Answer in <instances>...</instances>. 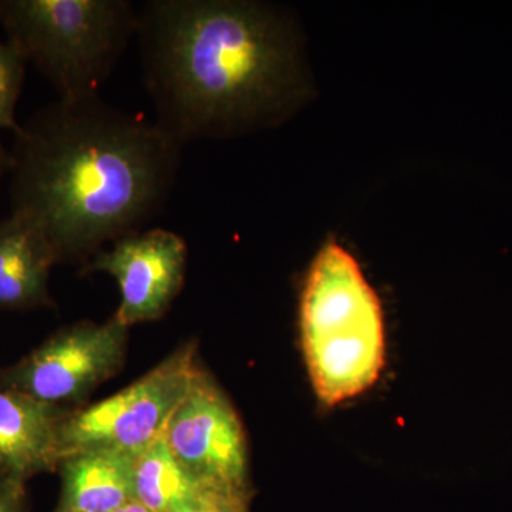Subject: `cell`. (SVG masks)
I'll return each instance as SVG.
<instances>
[{"label": "cell", "instance_id": "cell-1", "mask_svg": "<svg viewBox=\"0 0 512 512\" xmlns=\"http://www.w3.org/2000/svg\"><path fill=\"white\" fill-rule=\"evenodd\" d=\"M183 146L154 121L96 96L57 100L15 131L13 214L35 224L57 261L89 262L143 231L170 200Z\"/></svg>", "mask_w": 512, "mask_h": 512}, {"label": "cell", "instance_id": "cell-2", "mask_svg": "<svg viewBox=\"0 0 512 512\" xmlns=\"http://www.w3.org/2000/svg\"><path fill=\"white\" fill-rule=\"evenodd\" d=\"M136 37L156 120L181 146L275 126L303 100L291 19L251 0H150Z\"/></svg>", "mask_w": 512, "mask_h": 512}, {"label": "cell", "instance_id": "cell-3", "mask_svg": "<svg viewBox=\"0 0 512 512\" xmlns=\"http://www.w3.org/2000/svg\"><path fill=\"white\" fill-rule=\"evenodd\" d=\"M299 326L313 390L328 407L375 386L386 359L382 302L359 262L335 238L309 266Z\"/></svg>", "mask_w": 512, "mask_h": 512}, {"label": "cell", "instance_id": "cell-4", "mask_svg": "<svg viewBox=\"0 0 512 512\" xmlns=\"http://www.w3.org/2000/svg\"><path fill=\"white\" fill-rule=\"evenodd\" d=\"M137 13L127 0H0L6 42L60 100L99 94L136 37Z\"/></svg>", "mask_w": 512, "mask_h": 512}, {"label": "cell", "instance_id": "cell-5", "mask_svg": "<svg viewBox=\"0 0 512 512\" xmlns=\"http://www.w3.org/2000/svg\"><path fill=\"white\" fill-rule=\"evenodd\" d=\"M201 372L190 342L109 399L69 410L60 427V456L96 448L138 456L164 433Z\"/></svg>", "mask_w": 512, "mask_h": 512}, {"label": "cell", "instance_id": "cell-6", "mask_svg": "<svg viewBox=\"0 0 512 512\" xmlns=\"http://www.w3.org/2000/svg\"><path fill=\"white\" fill-rule=\"evenodd\" d=\"M128 328L111 318L60 329L19 362L0 369V389L73 410L126 359Z\"/></svg>", "mask_w": 512, "mask_h": 512}, {"label": "cell", "instance_id": "cell-7", "mask_svg": "<svg viewBox=\"0 0 512 512\" xmlns=\"http://www.w3.org/2000/svg\"><path fill=\"white\" fill-rule=\"evenodd\" d=\"M164 437L178 463L200 483L249 487L244 424L204 369L175 409Z\"/></svg>", "mask_w": 512, "mask_h": 512}, {"label": "cell", "instance_id": "cell-8", "mask_svg": "<svg viewBox=\"0 0 512 512\" xmlns=\"http://www.w3.org/2000/svg\"><path fill=\"white\" fill-rule=\"evenodd\" d=\"M188 248L184 238L163 228L143 229L113 242L87 262L86 272L116 279L120 305L113 318L130 328L163 318L183 289Z\"/></svg>", "mask_w": 512, "mask_h": 512}, {"label": "cell", "instance_id": "cell-9", "mask_svg": "<svg viewBox=\"0 0 512 512\" xmlns=\"http://www.w3.org/2000/svg\"><path fill=\"white\" fill-rule=\"evenodd\" d=\"M69 409L26 394L0 389V477L28 483L56 471L60 460V427Z\"/></svg>", "mask_w": 512, "mask_h": 512}, {"label": "cell", "instance_id": "cell-10", "mask_svg": "<svg viewBox=\"0 0 512 512\" xmlns=\"http://www.w3.org/2000/svg\"><path fill=\"white\" fill-rule=\"evenodd\" d=\"M59 264L43 232L25 217L0 221V311H29L55 306L50 271Z\"/></svg>", "mask_w": 512, "mask_h": 512}, {"label": "cell", "instance_id": "cell-11", "mask_svg": "<svg viewBox=\"0 0 512 512\" xmlns=\"http://www.w3.org/2000/svg\"><path fill=\"white\" fill-rule=\"evenodd\" d=\"M134 457L117 451L83 450L62 458L56 512H113L134 501Z\"/></svg>", "mask_w": 512, "mask_h": 512}, {"label": "cell", "instance_id": "cell-12", "mask_svg": "<svg viewBox=\"0 0 512 512\" xmlns=\"http://www.w3.org/2000/svg\"><path fill=\"white\" fill-rule=\"evenodd\" d=\"M210 487L178 463L164 433L134 457V501L150 512H180Z\"/></svg>", "mask_w": 512, "mask_h": 512}, {"label": "cell", "instance_id": "cell-13", "mask_svg": "<svg viewBox=\"0 0 512 512\" xmlns=\"http://www.w3.org/2000/svg\"><path fill=\"white\" fill-rule=\"evenodd\" d=\"M25 69V59L15 47L0 40V130L15 133L20 126L15 111L25 82Z\"/></svg>", "mask_w": 512, "mask_h": 512}, {"label": "cell", "instance_id": "cell-14", "mask_svg": "<svg viewBox=\"0 0 512 512\" xmlns=\"http://www.w3.org/2000/svg\"><path fill=\"white\" fill-rule=\"evenodd\" d=\"M249 487L212 485L180 512H249Z\"/></svg>", "mask_w": 512, "mask_h": 512}, {"label": "cell", "instance_id": "cell-15", "mask_svg": "<svg viewBox=\"0 0 512 512\" xmlns=\"http://www.w3.org/2000/svg\"><path fill=\"white\" fill-rule=\"evenodd\" d=\"M0 512H28L25 483L0 477Z\"/></svg>", "mask_w": 512, "mask_h": 512}, {"label": "cell", "instance_id": "cell-16", "mask_svg": "<svg viewBox=\"0 0 512 512\" xmlns=\"http://www.w3.org/2000/svg\"><path fill=\"white\" fill-rule=\"evenodd\" d=\"M10 167H12V157H10V151L6 150L3 146L2 140H0V184H2L3 178L10 173Z\"/></svg>", "mask_w": 512, "mask_h": 512}, {"label": "cell", "instance_id": "cell-17", "mask_svg": "<svg viewBox=\"0 0 512 512\" xmlns=\"http://www.w3.org/2000/svg\"><path fill=\"white\" fill-rule=\"evenodd\" d=\"M113 512H150L147 508H144L143 505L138 504L137 501H131L123 507H120L119 510Z\"/></svg>", "mask_w": 512, "mask_h": 512}]
</instances>
